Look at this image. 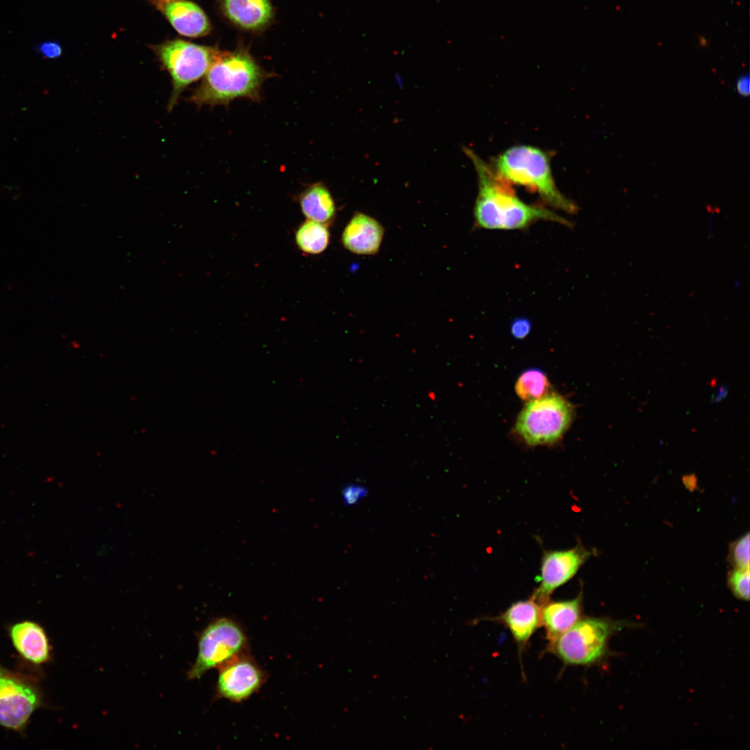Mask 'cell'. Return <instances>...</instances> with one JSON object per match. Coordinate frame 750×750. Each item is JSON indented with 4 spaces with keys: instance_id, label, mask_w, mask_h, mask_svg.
<instances>
[{
    "instance_id": "6da1fadb",
    "label": "cell",
    "mask_w": 750,
    "mask_h": 750,
    "mask_svg": "<svg viewBox=\"0 0 750 750\" xmlns=\"http://www.w3.org/2000/svg\"><path fill=\"white\" fill-rule=\"evenodd\" d=\"M476 169L478 192L474 217L478 226L487 229L523 228L538 220L567 224V221L543 208L525 203L515 194L510 183L500 176L474 151L465 149Z\"/></svg>"
},
{
    "instance_id": "7a4b0ae2",
    "label": "cell",
    "mask_w": 750,
    "mask_h": 750,
    "mask_svg": "<svg viewBox=\"0 0 750 750\" xmlns=\"http://www.w3.org/2000/svg\"><path fill=\"white\" fill-rule=\"evenodd\" d=\"M270 76L244 50L218 51L188 100L199 108L227 106L238 98L259 101L262 85Z\"/></svg>"
},
{
    "instance_id": "3957f363",
    "label": "cell",
    "mask_w": 750,
    "mask_h": 750,
    "mask_svg": "<svg viewBox=\"0 0 750 750\" xmlns=\"http://www.w3.org/2000/svg\"><path fill=\"white\" fill-rule=\"evenodd\" d=\"M494 169L510 183L528 187L550 205L567 212L575 206L558 190L553 180L549 160L540 149L528 145L510 147L495 160Z\"/></svg>"
},
{
    "instance_id": "277c9868",
    "label": "cell",
    "mask_w": 750,
    "mask_h": 750,
    "mask_svg": "<svg viewBox=\"0 0 750 750\" xmlns=\"http://www.w3.org/2000/svg\"><path fill=\"white\" fill-rule=\"evenodd\" d=\"M573 417V406L568 400L558 394H547L526 403L515 429L528 445L551 444L562 438Z\"/></svg>"
},
{
    "instance_id": "5b68a950",
    "label": "cell",
    "mask_w": 750,
    "mask_h": 750,
    "mask_svg": "<svg viewBox=\"0 0 750 750\" xmlns=\"http://www.w3.org/2000/svg\"><path fill=\"white\" fill-rule=\"evenodd\" d=\"M153 50L172 79L169 112L176 106L182 92L204 76L218 52L215 49L179 39L165 41Z\"/></svg>"
},
{
    "instance_id": "8992f818",
    "label": "cell",
    "mask_w": 750,
    "mask_h": 750,
    "mask_svg": "<svg viewBox=\"0 0 750 750\" xmlns=\"http://www.w3.org/2000/svg\"><path fill=\"white\" fill-rule=\"evenodd\" d=\"M622 626L601 618L580 619L572 627L551 641L549 650L563 662L587 665L606 653L610 635Z\"/></svg>"
},
{
    "instance_id": "52a82bcc",
    "label": "cell",
    "mask_w": 750,
    "mask_h": 750,
    "mask_svg": "<svg viewBox=\"0 0 750 750\" xmlns=\"http://www.w3.org/2000/svg\"><path fill=\"white\" fill-rule=\"evenodd\" d=\"M247 638L234 620L220 617L210 623L200 633L198 653L188 678L199 679L208 670L219 668L244 653Z\"/></svg>"
},
{
    "instance_id": "ba28073f",
    "label": "cell",
    "mask_w": 750,
    "mask_h": 750,
    "mask_svg": "<svg viewBox=\"0 0 750 750\" xmlns=\"http://www.w3.org/2000/svg\"><path fill=\"white\" fill-rule=\"evenodd\" d=\"M42 703L38 686L0 664V726L22 732Z\"/></svg>"
},
{
    "instance_id": "9c48e42d",
    "label": "cell",
    "mask_w": 750,
    "mask_h": 750,
    "mask_svg": "<svg viewBox=\"0 0 750 750\" xmlns=\"http://www.w3.org/2000/svg\"><path fill=\"white\" fill-rule=\"evenodd\" d=\"M592 554L582 544L568 549L544 551L536 578L539 585L531 599L540 606L549 600L551 594L570 581Z\"/></svg>"
},
{
    "instance_id": "30bf717a",
    "label": "cell",
    "mask_w": 750,
    "mask_h": 750,
    "mask_svg": "<svg viewBox=\"0 0 750 750\" xmlns=\"http://www.w3.org/2000/svg\"><path fill=\"white\" fill-rule=\"evenodd\" d=\"M216 685V697L233 702H241L255 694L265 676L260 667L244 653L220 667Z\"/></svg>"
},
{
    "instance_id": "8fae6325",
    "label": "cell",
    "mask_w": 750,
    "mask_h": 750,
    "mask_svg": "<svg viewBox=\"0 0 750 750\" xmlns=\"http://www.w3.org/2000/svg\"><path fill=\"white\" fill-rule=\"evenodd\" d=\"M384 229L374 218L356 212L346 225L342 243L350 252L357 255L376 254L381 244Z\"/></svg>"
},
{
    "instance_id": "7c38bea8",
    "label": "cell",
    "mask_w": 750,
    "mask_h": 750,
    "mask_svg": "<svg viewBox=\"0 0 750 750\" xmlns=\"http://www.w3.org/2000/svg\"><path fill=\"white\" fill-rule=\"evenodd\" d=\"M160 8L172 27L183 36L198 38L210 31L206 15L192 1L181 0L162 3Z\"/></svg>"
},
{
    "instance_id": "4fadbf2b",
    "label": "cell",
    "mask_w": 750,
    "mask_h": 750,
    "mask_svg": "<svg viewBox=\"0 0 750 750\" xmlns=\"http://www.w3.org/2000/svg\"><path fill=\"white\" fill-rule=\"evenodd\" d=\"M541 606L533 599L512 603L497 619L507 627L517 646L522 649L540 626Z\"/></svg>"
},
{
    "instance_id": "5bb4252c",
    "label": "cell",
    "mask_w": 750,
    "mask_h": 750,
    "mask_svg": "<svg viewBox=\"0 0 750 750\" xmlns=\"http://www.w3.org/2000/svg\"><path fill=\"white\" fill-rule=\"evenodd\" d=\"M12 643L27 660L42 664L49 660L50 646L43 628L31 621L13 624L10 628Z\"/></svg>"
},
{
    "instance_id": "9a60e30c",
    "label": "cell",
    "mask_w": 750,
    "mask_h": 750,
    "mask_svg": "<svg viewBox=\"0 0 750 750\" xmlns=\"http://www.w3.org/2000/svg\"><path fill=\"white\" fill-rule=\"evenodd\" d=\"M223 13L238 26L260 30L269 24L273 9L269 0H219Z\"/></svg>"
},
{
    "instance_id": "2e32d148",
    "label": "cell",
    "mask_w": 750,
    "mask_h": 750,
    "mask_svg": "<svg viewBox=\"0 0 750 750\" xmlns=\"http://www.w3.org/2000/svg\"><path fill=\"white\" fill-rule=\"evenodd\" d=\"M582 595L565 601L548 600L541 605V624L551 642L572 627L580 619Z\"/></svg>"
},
{
    "instance_id": "e0dca14e",
    "label": "cell",
    "mask_w": 750,
    "mask_h": 750,
    "mask_svg": "<svg viewBox=\"0 0 750 750\" xmlns=\"http://www.w3.org/2000/svg\"><path fill=\"white\" fill-rule=\"evenodd\" d=\"M301 212L307 219L327 224L336 213L334 199L322 183H315L303 190L298 197Z\"/></svg>"
},
{
    "instance_id": "ac0fdd59",
    "label": "cell",
    "mask_w": 750,
    "mask_h": 750,
    "mask_svg": "<svg viewBox=\"0 0 750 750\" xmlns=\"http://www.w3.org/2000/svg\"><path fill=\"white\" fill-rule=\"evenodd\" d=\"M330 233L327 224L306 219L295 233L297 247L310 254H319L328 246Z\"/></svg>"
},
{
    "instance_id": "d6986e66",
    "label": "cell",
    "mask_w": 750,
    "mask_h": 750,
    "mask_svg": "<svg viewBox=\"0 0 750 750\" xmlns=\"http://www.w3.org/2000/svg\"><path fill=\"white\" fill-rule=\"evenodd\" d=\"M550 383L546 374L538 369L523 372L515 383V392L522 400L531 401L548 394Z\"/></svg>"
},
{
    "instance_id": "ffe728a7",
    "label": "cell",
    "mask_w": 750,
    "mask_h": 750,
    "mask_svg": "<svg viewBox=\"0 0 750 750\" xmlns=\"http://www.w3.org/2000/svg\"><path fill=\"white\" fill-rule=\"evenodd\" d=\"M749 533L735 542L729 548L728 561L737 569H749Z\"/></svg>"
},
{
    "instance_id": "44dd1931",
    "label": "cell",
    "mask_w": 750,
    "mask_h": 750,
    "mask_svg": "<svg viewBox=\"0 0 750 750\" xmlns=\"http://www.w3.org/2000/svg\"><path fill=\"white\" fill-rule=\"evenodd\" d=\"M749 569H737L728 573V585L738 599L749 601L750 590Z\"/></svg>"
},
{
    "instance_id": "7402d4cb",
    "label": "cell",
    "mask_w": 750,
    "mask_h": 750,
    "mask_svg": "<svg viewBox=\"0 0 750 750\" xmlns=\"http://www.w3.org/2000/svg\"><path fill=\"white\" fill-rule=\"evenodd\" d=\"M367 494V488L360 483H349L344 485L342 490V500L344 504L347 506L356 505Z\"/></svg>"
},
{
    "instance_id": "603a6c76",
    "label": "cell",
    "mask_w": 750,
    "mask_h": 750,
    "mask_svg": "<svg viewBox=\"0 0 750 750\" xmlns=\"http://www.w3.org/2000/svg\"><path fill=\"white\" fill-rule=\"evenodd\" d=\"M512 335L517 339L524 338L531 328V322L526 318H516L510 326Z\"/></svg>"
},
{
    "instance_id": "cb8c5ba5",
    "label": "cell",
    "mask_w": 750,
    "mask_h": 750,
    "mask_svg": "<svg viewBox=\"0 0 750 750\" xmlns=\"http://www.w3.org/2000/svg\"><path fill=\"white\" fill-rule=\"evenodd\" d=\"M39 51L44 58L53 59L61 55L62 48L56 42L48 41L39 46Z\"/></svg>"
},
{
    "instance_id": "d4e9b609",
    "label": "cell",
    "mask_w": 750,
    "mask_h": 750,
    "mask_svg": "<svg viewBox=\"0 0 750 750\" xmlns=\"http://www.w3.org/2000/svg\"><path fill=\"white\" fill-rule=\"evenodd\" d=\"M736 88L740 94L748 96L749 94V77L748 75L740 76L737 82Z\"/></svg>"
},
{
    "instance_id": "484cf974",
    "label": "cell",
    "mask_w": 750,
    "mask_h": 750,
    "mask_svg": "<svg viewBox=\"0 0 750 750\" xmlns=\"http://www.w3.org/2000/svg\"><path fill=\"white\" fill-rule=\"evenodd\" d=\"M728 394V388L725 385H721L712 397V402L719 403L724 399Z\"/></svg>"
},
{
    "instance_id": "4316f807",
    "label": "cell",
    "mask_w": 750,
    "mask_h": 750,
    "mask_svg": "<svg viewBox=\"0 0 750 750\" xmlns=\"http://www.w3.org/2000/svg\"><path fill=\"white\" fill-rule=\"evenodd\" d=\"M153 1H155L158 2L159 4H162V3H169V2L176 1H181V0H153Z\"/></svg>"
}]
</instances>
